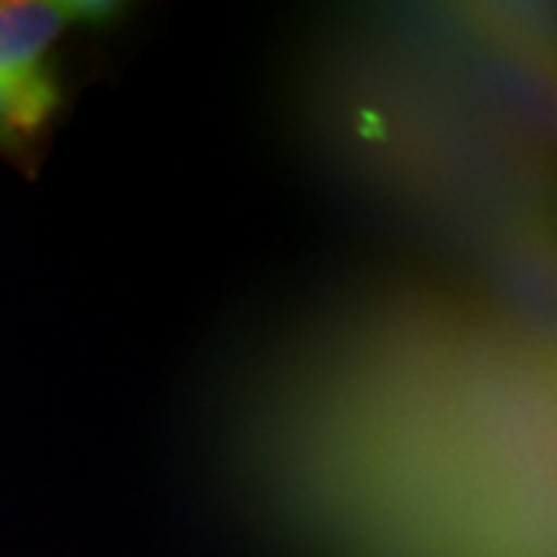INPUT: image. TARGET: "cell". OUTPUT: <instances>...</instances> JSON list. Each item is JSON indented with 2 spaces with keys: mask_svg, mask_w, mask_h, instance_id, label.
Listing matches in <instances>:
<instances>
[{
  "mask_svg": "<svg viewBox=\"0 0 557 557\" xmlns=\"http://www.w3.org/2000/svg\"><path fill=\"white\" fill-rule=\"evenodd\" d=\"M106 0H0V78H38L47 50L72 25H100L119 16Z\"/></svg>",
  "mask_w": 557,
  "mask_h": 557,
  "instance_id": "1",
  "label": "cell"
},
{
  "mask_svg": "<svg viewBox=\"0 0 557 557\" xmlns=\"http://www.w3.org/2000/svg\"><path fill=\"white\" fill-rule=\"evenodd\" d=\"M60 102L50 72L38 78H0V146H13L38 134Z\"/></svg>",
  "mask_w": 557,
  "mask_h": 557,
  "instance_id": "2",
  "label": "cell"
}]
</instances>
